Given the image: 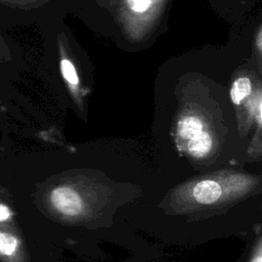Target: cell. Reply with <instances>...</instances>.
Returning <instances> with one entry per match:
<instances>
[{
  "instance_id": "1",
  "label": "cell",
  "mask_w": 262,
  "mask_h": 262,
  "mask_svg": "<svg viewBox=\"0 0 262 262\" xmlns=\"http://www.w3.org/2000/svg\"><path fill=\"white\" fill-rule=\"evenodd\" d=\"M50 203L60 214L76 217L83 211V200L80 194L70 186H57L50 192Z\"/></svg>"
},
{
  "instance_id": "2",
  "label": "cell",
  "mask_w": 262,
  "mask_h": 262,
  "mask_svg": "<svg viewBox=\"0 0 262 262\" xmlns=\"http://www.w3.org/2000/svg\"><path fill=\"white\" fill-rule=\"evenodd\" d=\"M223 188L215 180L205 179L196 182L192 187L193 200L202 205H212L222 196Z\"/></svg>"
},
{
  "instance_id": "3",
  "label": "cell",
  "mask_w": 262,
  "mask_h": 262,
  "mask_svg": "<svg viewBox=\"0 0 262 262\" xmlns=\"http://www.w3.org/2000/svg\"><path fill=\"white\" fill-rule=\"evenodd\" d=\"M212 138L209 133L201 132L188 140L187 150L195 158H203L209 154L212 148Z\"/></svg>"
},
{
  "instance_id": "4",
  "label": "cell",
  "mask_w": 262,
  "mask_h": 262,
  "mask_svg": "<svg viewBox=\"0 0 262 262\" xmlns=\"http://www.w3.org/2000/svg\"><path fill=\"white\" fill-rule=\"evenodd\" d=\"M203 122L194 116L183 117L178 122L177 133L181 139L189 140L195 135L203 132Z\"/></svg>"
},
{
  "instance_id": "5",
  "label": "cell",
  "mask_w": 262,
  "mask_h": 262,
  "mask_svg": "<svg viewBox=\"0 0 262 262\" xmlns=\"http://www.w3.org/2000/svg\"><path fill=\"white\" fill-rule=\"evenodd\" d=\"M252 85L247 77H241L236 79L230 89V97L234 104H239L243 99L249 96L251 93Z\"/></svg>"
},
{
  "instance_id": "6",
  "label": "cell",
  "mask_w": 262,
  "mask_h": 262,
  "mask_svg": "<svg viewBox=\"0 0 262 262\" xmlns=\"http://www.w3.org/2000/svg\"><path fill=\"white\" fill-rule=\"evenodd\" d=\"M17 248V239L7 233L0 232V255H12Z\"/></svg>"
},
{
  "instance_id": "7",
  "label": "cell",
  "mask_w": 262,
  "mask_h": 262,
  "mask_svg": "<svg viewBox=\"0 0 262 262\" xmlns=\"http://www.w3.org/2000/svg\"><path fill=\"white\" fill-rule=\"evenodd\" d=\"M60 69H61V73L63 78L71 84H77L79 81L78 75L76 73L75 67L73 66V63L68 60V59H62L60 62Z\"/></svg>"
},
{
  "instance_id": "8",
  "label": "cell",
  "mask_w": 262,
  "mask_h": 262,
  "mask_svg": "<svg viewBox=\"0 0 262 262\" xmlns=\"http://www.w3.org/2000/svg\"><path fill=\"white\" fill-rule=\"evenodd\" d=\"M127 2L129 7L136 12L145 11L150 5V0H127Z\"/></svg>"
},
{
  "instance_id": "9",
  "label": "cell",
  "mask_w": 262,
  "mask_h": 262,
  "mask_svg": "<svg viewBox=\"0 0 262 262\" xmlns=\"http://www.w3.org/2000/svg\"><path fill=\"white\" fill-rule=\"evenodd\" d=\"M10 217V211L8 207L3 204H0V222L6 221Z\"/></svg>"
},
{
  "instance_id": "10",
  "label": "cell",
  "mask_w": 262,
  "mask_h": 262,
  "mask_svg": "<svg viewBox=\"0 0 262 262\" xmlns=\"http://www.w3.org/2000/svg\"><path fill=\"white\" fill-rule=\"evenodd\" d=\"M261 256H262V255H261V250H260V247H259L256 256L252 259L251 262H262V257H261Z\"/></svg>"
}]
</instances>
